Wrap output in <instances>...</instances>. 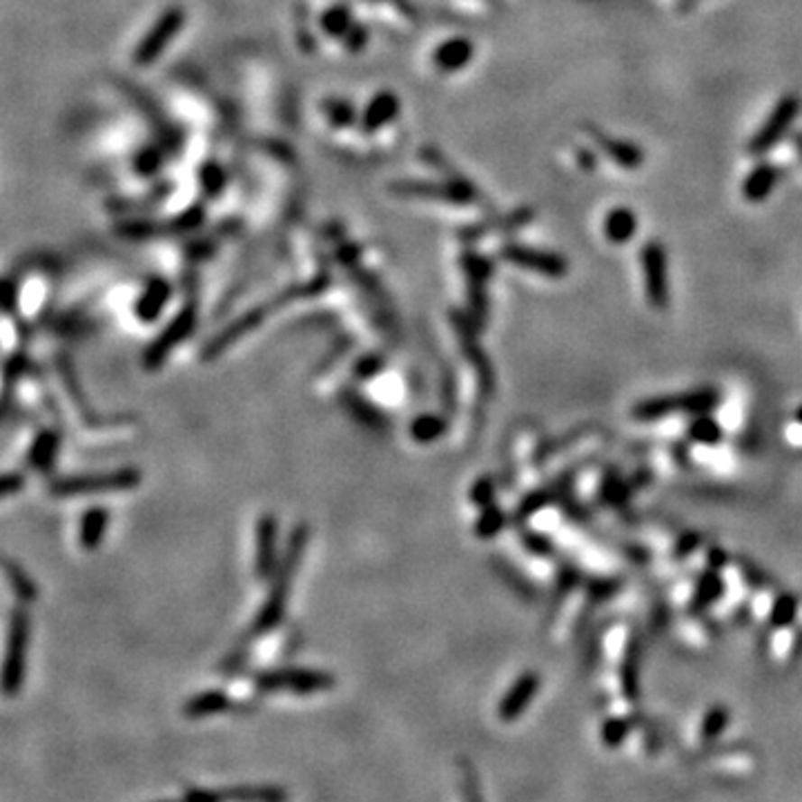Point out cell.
<instances>
[{
  "instance_id": "1",
  "label": "cell",
  "mask_w": 802,
  "mask_h": 802,
  "mask_svg": "<svg viewBox=\"0 0 802 802\" xmlns=\"http://www.w3.org/2000/svg\"><path fill=\"white\" fill-rule=\"evenodd\" d=\"M306 542H308V529L306 526H297L290 535V542H288V553L286 559H283L281 568L277 571V577H274V588L270 593V597L265 600L263 609L259 611L256 615L254 624H253V635H265L274 629L283 618V611H286L288 604V595H290V584L294 577V571L299 567V559H301V553L306 550Z\"/></svg>"
},
{
  "instance_id": "2",
  "label": "cell",
  "mask_w": 802,
  "mask_h": 802,
  "mask_svg": "<svg viewBox=\"0 0 802 802\" xmlns=\"http://www.w3.org/2000/svg\"><path fill=\"white\" fill-rule=\"evenodd\" d=\"M253 685L261 693L274 691H292L297 696H310V693L328 691L335 687V676L317 668H270V671H256L253 676Z\"/></svg>"
},
{
  "instance_id": "3",
  "label": "cell",
  "mask_w": 802,
  "mask_h": 802,
  "mask_svg": "<svg viewBox=\"0 0 802 802\" xmlns=\"http://www.w3.org/2000/svg\"><path fill=\"white\" fill-rule=\"evenodd\" d=\"M141 484V473L136 468H121L112 473L97 475H76V477H60L51 484V495L72 497L88 495V493H116L132 491Z\"/></svg>"
},
{
  "instance_id": "4",
  "label": "cell",
  "mask_w": 802,
  "mask_h": 802,
  "mask_svg": "<svg viewBox=\"0 0 802 802\" xmlns=\"http://www.w3.org/2000/svg\"><path fill=\"white\" fill-rule=\"evenodd\" d=\"M27 642H30V618L25 611H14L9 626L7 653L3 667V691L7 697L18 696L25 685L27 671Z\"/></svg>"
},
{
  "instance_id": "5",
  "label": "cell",
  "mask_w": 802,
  "mask_h": 802,
  "mask_svg": "<svg viewBox=\"0 0 802 802\" xmlns=\"http://www.w3.org/2000/svg\"><path fill=\"white\" fill-rule=\"evenodd\" d=\"M800 112V101L796 97H782L776 103L773 112L769 114L767 121L762 123L761 130L753 134L751 143H749V154L751 156H765L769 150H773L782 139H785L787 132L794 125L796 116Z\"/></svg>"
},
{
  "instance_id": "6",
  "label": "cell",
  "mask_w": 802,
  "mask_h": 802,
  "mask_svg": "<svg viewBox=\"0 0 802 802\" xmlns=\"http://www.w3.org/2000/svg\"><path fill=\"white\" fill-rule=\"evenodd\" d=\"M718 401L715 391H696L689 395L673 397H653L633 408L635 419H662L673 412H709Z\"/></svg>"
},
{
  "instance_id": "7",
  "label": "cell",
  "mask_w": 802,
  "mask_h": 802,
  "mask_svg": "<svg viewBox=\"0 0 802 802\" xmlns=\"http://www.w3.org/2000/svg\"><path fill=\"white\" fill-rule=\"evenodd\" d=\"M640 263H642L644 292L649 303L656 310H664L668 303V265L664 245L658 241H649L640 253Z\"/></svg>"
},
{
  "instance_id": "8",
  "label": "cell",
  "mask_w": 802,
  "mask_h": 802,
  "mask_svg": "<svg viewBox=\"0 0 802 802\" xmlns=\"http://www.w3.org/2000/svg\"><path fill=\"white\" fill-rule=\"evenodd\" d=\"M194 324H197V310H194V306L183 308V310L170 321L168 328L161 332V335L147 346L143 355L145 368L147 370L161 368V365L165 364V359L170 357V353H172L179 344H183V341L188 339L189 332L194 330Z\"/></svg>"
},
{
  "instance_id": "9",
  "label": "cell",
  "mask_w": 802,
  "mask_h": 802,
  "mask_svg": "<svg viewBox=\"0 0 802 802\" xmlns=\"http://www.w3.org/2000/svg\"><path fill=\"white\" fill-rule=\"evenodd\" d=\"M504 259L520 265V268L550 279H559L568 272V263L562 254L547 253V250H533L526 248V245H509V248H504Z\"/></svg>"
},
{
  "instance_id": "10",
  "label": "cell",
  "mask_w": 802,
  "mask_h": 802,
  "mask_svg": "<svg viewBox=\"0 0 802 802\" xmlns=\"http://www.w3.org/2000/svg\"><path fill=\"white\" fill-rule=\"evenodd\" d=\"M539 689V676L538 673L529 671L524 676H520L515 680V685L506 691V696L502 697L500 706H497V715H500L504 723L517 720L521 715V711L529 706V702L533 700V696Z\"/></svg>"
},
{
  "instance_id": "11",
  "label": "cell",
  "mask_w": 802,
  "mask_h": 802,
  "mask_svg": "<svg viewBox=\"0 0 802 802\" xmlns=\"http://www.w3.org/2000/svg\"><path fill=\"white\" fill-rule=\"evenodd\" d=\"M274 562H277V520L274 515H263L256 526V576L261 580H268L274 573Z\"/></svg>"
},
{
  "instance_id": "12",
  "label": "cell",
  "mask_w": 802,
  "mask_h": 802,
  "mask_svg": "<svg viewBox=\"0 0 802 802\" xmlns=\"http://www.w3.org/2000/svg\"><path fill=\"white\" fill-rule=\"evenodd\" d=\"M586 132L593 136V141L600 145V150H604L606 154L611 156V161H613L615 165H620V168L635 170L642 165L644 152L640 150L638 145L631 143V141L615 139V136L606 134V132L597 130V127H593V125H588Z\"/></svg>"
},
{
  "instance_id": "13",
  "label": "cell",
  "mask_w": 802,
  "mask_h": 802,
  "mask_svg": "<svg viewBox=\"0 0 802 802\" xmlns=\"http://www.w3.org/2000/svg\"><path fill=\"white\" fill-rule=\"evenodd\" d=\"M263 315H265L263 310H253V312H248V315L241 317V319H236L232 326H227L226 330L219 332V335H217L215 339L206 346V348H203V359H206V362H212V359L219 357L221 353H226V350L230 348L232 344H236L241 336L248 335V332H253L256 326L263 321Z\"/></svg>"
},
{
  "instance_id": "14",
  "label": "cell",
  "mask_w": 802,
  "mask_h": 802,
  "mask_svg": "<svg viewBox=\"0 0 802 802\" xmlns=\"http://www.w3.org/2000/svg\"><path fill=\"white\" fill-rule=\"evenodd\" d=\"M455 326H457V336L459 344H462L464 348V355H466L468 362H471V365L475 368V373H477L482 388L491 395L493 386H495V379H493V368L491 364H488L486 355H484V350L479 348L477 341L473 339V332L468 328V324H464L462 319H455Z\"/></svg>"
},
{
  "instance_id": "15",
  "label": "cell",
  "mask_w": 802,
  "mask_h": 802,
  "mask_svg": "<svg viewBox=\"0 0 802 802\" xmlns=\"http://www.w3.org/2000/svg\"><path fill=\"white\" fill-rule=\"evenodd\" d=\"M232 706L230 696L226 689H207L192 696L189 700H185L183 705V715L188 720H203L212 718V715H219L223 711H227Z\"/></svg>"
},
{
  "instance_id": "16",
  "label": "cell",
  "mask_w": 802,
  "mask_h": 802,
  "mask_svg": "<svg viewBox=\"0 0 802 802\" xmlns=\"http://www.w3.org/2000/svg\"><path fill=\"white\" fill-rule=\"evenodd\" d=\"M217 802H288V791L277 785H239L217 789Z\"/></svg>"
},
{
  "instance_id": "17",
  "label": "cell",
  "mask_w": 802,
  "mask_h": 802,
  "mask_svg": "<svg viewBox=\"0 0 802 802\" xmlns=\"http://www.w3.org/2000/svg\"><path fill=\"white\" fill-rule=\"evenodd\" d=\"M778 179H780V172L778 168H773L771 163H761L747 174L742 183V197L747 198L749 203H762L769 194L773 192L776 188Z\"/></svg>"
},
{
  "instance_id": "18",
  "label": "cell",
  "mask_w": 802,
  "mask_h": 802,
  "mask_svg": "<svg viewBox=\"0 0 802 802\" xmlns=\"http://www.w3.org/2000/svg\"><path fill=\"white\" fill-rule=\"evenodd\" d=\"M602 230H604V236L613 245L629 244V241L635 236V230H638L635 212L631 210V207H613V210L604 217Z\"/></svg>"
},
{
  "instance_id": "19",
  "label": "cell",
  "mask_w": 802,
  "mask_h": 802,
  "mask_svg": "<svg viewBox=\"0 0 802 802\" xmlns=\"http://www.w3.org/2000/svg\"><path fill=\"white\" fill-rule=\"evenodd\" d=\"M107 524H110V512L103 509H89L80 521V544L83 548L94 550L103 542Z\"/></svg>"
},
{
  "instance_id": "20",
  "label": "cell",
  "mask_w": 802,
  "mask_h": 802,
  "mask_svg": "<svg viewBox=\"0 0 802 802\" xmlns=\"http://www.w3.org/2000/svg\"><path fill=\"white\" fill-rule=\"evenodd\" d=\"M56 453H59V438L54 433H50V430H45V433L38 435L34 446H32L30 464L38 468V471L47 473L51 468V464H54Z\"/></svg>"
},
{
  "instance_id": "21",
  "label": "cell",
  "mask_w": 802,
  "mask_h": 802,
  "mask_svg": "<svg viewBox=\"0 0 802 802\" xmlns=\"http://www.w3.org/2000/svg\"><path fill=\"white\" fill-rule=\"evenodd\" d=\"M165 301H168V286L159 281L152 283V286L147 288V292L141 297L139 306H136V315H139V319L145 321V324H152V321L163 312Z\"/></svg>"
},
{
  "instance_id": "22",
  "label": "cell",
  "mask_w": 802,
  "mask_h": 802,
  "mask_svg": "<svg viewBox=\"0 0 802 802\" xmlns=\"http://www.w3.org/2000/svg\"><path fill=\"white\" fill-rule=\"evenodd\" d=\"M444 430H446L444 419H439V417L435 415H421L412 421L410 433L419 444H430V441L439 439L441 435H444Z\"/></svg>"
},
{
  "instance_id": "23",
  "label": "cell",
  "mask_w": 802,
  "mask_h": 802,
  "mask_svg": "<svg viewBox=\"0 0 802 802\" xmlns=\"http://www.w3.org/2000/svg\"><path fill=\"white\" fill-rule=\"evenodd\" d=\"M723 588L724 584L720 580L718 573L709 571L700 577L696 588V597H693V604L696 606H706V604H714L720 595H723Z\"/></svg>"
},
{
  "instance_id": "24",
  "label": "cell",
  "mask_w": 802,
  "mask_h": 802,
  "mask_svg": "<svg viewBox=\"0 0 802 802\" xmlns=\"http://www.w3.org/2000/svg\"><path fill=\"white\" fill-rule=\"evenodd\" d=\"M502 526H504V512L493 504L484 506L482 517H479L477 524H475V533H477V538L491 539L500 533Z\"/></svg>"
},
{
  "instance_id": "25",
  "label": "cell",
  "mask_w": 802,
  "mask_h": 802,
  "mask_svg": "<svg viewBox=\"0 0 802 802\" xmlns=\"http://www.w3.org/2000/svg\"><path fill=\"white\" fill-rule=\"evenodd\" d=\"M796 613H798V600H796L794 595H789V593H785V595L778 597L776 604H773L771 624L773 626L791 624V622H794V618H796Z\"/></svg>"
},
{
  "instance_id": "26",
  "label": "cell",
  "mask_w": 802,
  "mask_h": 802,
  "mask_svg": "<svg viewBox=\"0 0 802 802\" xmlns=\"http://www.w3.org/2000/svg\"><path fill=\"white\" fill-rule=\"evenodd\" d=\"M689 435L697 441V444H715V441L723 438L720 426L715 424L711 417H706L705 412H702V417H697V419L693 421Z\"/></svg>"
},
{
  "instance_id": "27",
  "label": "cell",
  "mask_w": 802,
  "mask_h": 802,
  "mask_svg": "<svg viewBox=\"0 0 802 802\" xmlns=\"http://www.w3.org/2000/svg\"><path fill=\"white\" fill-rule=\"evenodd\" d=\"M5 567H7V577H9V582H12L14 593H16L23 602L36 600V586L27 580V576L23 573V568L14 567L12 562H7Z\"/></svg>"
},
{
  "instance_id": "28",
  "label": "cell",
  "mask_w": 802,
  "mask_h": 802,
  "mask_svg": "<svg viewBox=\"0 0 802 802\" xmlns=\"http://www.w3.org/2000/svg\"><path fill=\"white\" fill-rule=\"evenodd\" d=\"M495 500V484L491 477H482L473 484L471 488V502L475 506H491Z\"/></svg>"
},
{
  "instance_id": "29",
  "label": "cell",
  "mask_w": 802,
  "mask_h": 802,
  "mask_svg": "<svg viewBox=\"0 0 802 802\" xmlns=\"http://www.w3.org/2000/svg\"><path fill=\"white\" fill-rule=\"evenodd\" d=\"M441 59H444L446 68H459V65H464L471 59V45L462 41L450 42L444 50V54H441Z\"/></svg>"
},
{
  "instance_id": "30",
  "label": "cell",
  "mask_w": 802,
  "mask_h": 802,
  "mask_svg": "<svg viewBox=\"0 0 802 802\" xmlns=\"http://www.w3.org/2000/svg\"><path fill=\"white\" fill-rule=\"evenodd\" d=\"M727 723V711L724 709H711L706 714L705 724H702V731H705V738H715L720 733V729L724 727Z\"/></svg>"
},
{
  "instance_id": "31",
  "label": "cell",
  "mask_w": 802,
  "mask_h": 802,
  "mask_svg": "<svg viewBox=\"0 0 802 802\" xmlns=\"http://www.w3.org/2000/svg\"><path fill=\"white\" fill-rule=\"evenodd\" d=\"M183 802H217V789H203V787H192L183 794Z\"/></svg>"
},
{
  "instance_id": "32",
  "label": "cell",
  "mask_w": 802,
  "mask_h": 802,
  "mask_svg": "<svg viewBox=\"0 0 802 802\" xmlns=\"http://www.w3.org/2000/svg\"><path fill=\"white\" fill-rule=\"evenodd\" d=\"M23 482H25V479H23V475H18V473L5 475V479H3V497H12L14 493L21 491Z\"/></svg>"
},
{
  "instance_id": "33",
  "label": "cell",
  "mask_w": 802,
  "mask_h": 802,
  "mask_svg": "<svg viewBox=\"0 0 802 802\" xmlns=\"http://www.w3.org/2000/svg\"><path fill=\"white\" fill-rule=\"evenodd\" d=\"M462 771L466 773V782H464V785H466V791H468V802H482L479 800V794H477V782H475V773H473V769L471 767H462Z\"/></svg>"
},
{
  "instance_id": "34",
  "label": "cell",
  "mask_w": 802,
  "mask_h": 802,
  "mask_svg": "<svg viewBox=\"0 0 802 802\" xmlns=\"http://www.w3.org/2000/svg\"><path fill=\"white\" fill-rule=\"evenodd\" d=\"M577 163H580L582 170H595V154L591 150H577Z\"/></svg>"
},
{
  "instance_id": "35",
  "label": "cell",
  "mask_w": 802,
  "mask_h": 802,
  "mask_svg": "<svg viewBox=\"0 0 802 802\" xmlns=\"http://www.w3.org/2000/svg\"><path fill=\"white\" fill-rule=\"evenodd\" d=\"M379 365H382V364L374 362V359H364V362L357 365V374H359V377H370V374L377 373Z\"/></svg>"
},
{
  "instance_id": "36",
  "label": "cell",
  "mask_w": 802,
  "mask_h": 802,
  "mask_svg": "<svg viewBox=\"0 0 802 802\" xmlns=\"http://www.w3.org/2000/svg\"><path fill=\"white\" fill-rule=\"evenodd\" d=\"M798 421L802 424V406H800V410H798Z\"/></svg>"
},
{
  "instance_id": "37",
  "label": "cell",
  "mask_w": 802,
  "mask_h": 802,
  "mask_svg": "<svg viewBox=\"0 0 802 802\" xmlns=\"http://www.w3.org/2000/svg\"><path fill=\"white\" fill-rule=\"evenodd\" d=\"M163 802H174V800H163ZM183 802V800H181Z\"/></svg>"
}]
</instances>
